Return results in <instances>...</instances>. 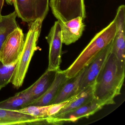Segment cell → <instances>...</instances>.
<instances>
[{
    "mask_svg": "<svg viewBox=\"0 0 125 125\" xmlns=\"http://www.w3.org/2000/svg\"><path fill=\"white\" fill-rule=\"evenodd\" d=\"M125 66L111 52L94 84V98L104 106L115 104V98L120 94Z\"/></svg>",
    "mask_w": 125,
    "mask_h": 125,
    "instance_id": "6da1fadb",
    "label": "cell"
},
{
    "mask_svg": "<svg viewBox=\"0 0 125 125\" xmlns=\"http://www.w3.org/2000/svg\"><path fill=\"white\" fill-rule=\"evenodd\" d=\"M117 32L115 19L108 26L98 33L80 54L74 62L65 70L69 79L75 76L87 67L114 39Z\"/></svg>",
    "mask_w": 125,
    "mask_h": 125,
    "instance_id": "7a4b0ae2",
    "label": "cell"
},
{
    "mask_svg": "<svg viewBox=\"0 0 125 125\" xmlns=\"http://www.w3.org/2000/svg\"><path fill=\"white\" fill-rule=\"evenodd\" d=\"M43 21L41 19L37 20L30 25V28L25 39L24 46L11 82L17 89L22 86L31 61L37 49Z\"/></svg>",
    "mask_w": 125,
    "mask_h": 125,
    "instance_id": "3957f363",
    "label": "cell"
},
{
    "mask_svg": "<svg viewBox=\"0 0 125 125\" xmlns=\"http://www.w3.org/2000/svg\"><path fill=\"white\" fill-rule=\"evenodd\" d=\"M17 17L30 25L38 19L43 21L49 11V0H13Z\"/></svg>",
    "mask_w": 125,
    "mask_h": 125,
    "instance_id": "277c9868",
    "label": "cell"
},
{
    "mask_svg": "<svg viewBox=\"0 0 125 125\" xmlns=\"http://www.w3.org/2000/svg\"><path fill=\"white\" fill-rule=\"evenodd\" d=\"M49 6L58 21L66 22L77 18L86 17L84 0H50Z\"/></svg>",
    "mask_w": 125,
    "mask_h": 125,
    "instance_id": "5b68a950",
    "label": "cell"
},
{
    "mask_svg": "<svg viewBox=\"0 0 125 125\" xmlns=\"http://www.w3.org/2000/svg\"><path fill=\"white\" fill-rule=\"evenodd\" d=\"M24 41V35L20 28L11 33L0 50V61L5 65H10L18 61Z\"/></svg>",
    "mask_w": 125,
    "mask_h": 125,
    "instance_id": "8992f818",
    "label": "cell"
},
{
    "mask_svg": "<svg viewBox=\"0 0 125 125\" xmlns=\"http://www.w3.org/2000/svg\"><path fill=\"white\" fill-rule=\"evenodd\" d=\"M46 38L49 46V65L47 69L57 71L60 69L61 63L63 44L61 28L58 20L55 22Z\"/></svg>",
    "mask_w": 125,
    "mask_h": 125,
    "instance_id": "52a82bcc",
    "label": "cell"
},
{
    "mask_svg": "<svg viewBox=\"0 0 125 125\" xmlns=\"http://www.w3.org/2000/svg\"><path fill=\"white\" fill-rule=\"evenodd\" d=\"M104 106L94 99L91 101L77 109L56 117H49L47 121V124H61L65 122H75L82 118L87 117L93 115Z\"/></svg>",
    "mask_w": 125,
    "mask_h": 125,
    "instance_id": "ba28073f",
    "label": "cell"
},
{
    "mask_svg": "<svg viewBox=\"0 0 125 125\" xmlns=\"http://www.w3.org/2000/svg\"><path fill=\"white\" fill-rule=\"evenodd\" d=\"M117 32L113 41L111 52L117 60L125 64V6H120L115 19Z\"/></svg>",
    "mask_w": 125,
    "mask_h": 125,
    "instance_id": "9c48e42d",
    "label": "cell"
},
{
    "mask_svg": "<svg viewBox=\"0 0 125 125\" xmlns=\"http://www.w3.org/2000/svg\"><path fill=\"white\" fill-rule=\"evenodd\" d=\"M113 41L87 66V69L81 82L78 93L94 84L96 78L111 53Z\"/></svg>",
    "mask_w": 125,
    "mask_h": 125,
    "instance_id": "30bf717a",
    "label": "cell"
},
{
    "mask_svg": "<svg viewBox=\"0 0 125 125\" xmlns=\"http://www.w3.org/2000/svg\"><path fill=\"white\" fill-rule=\"evenodd\" d=\"M83 20L82 17H78L66 22L58 20L61 28L63 43L70 45L80 38L85 27Z\"/></svg>",
    "mask_w": 125,
    "mask_h": 125,
    "instance_id": "8fae6325",
    "label": "cell"
},
{
    "mask_svg": "<svg viewBox=\"0 0 125 125\" xmlns=\"http://www.w3.org/2000/svg\"><path fill=\"white\" fill-rule=\"evenodd\" d=\"M43 123H47V119L0 108V125H30Z\"/></svg>",
    "mask_w": 125,
    "mask_h": 125,
    "instance_id": "7c38bea8",
    "label": "cell"
},
{
    "mask_svg": "<svg viewBox=\"0 0 125 125\" xmlns=\"http://www.w3.org/2000/svg\"><path fill=\"white\" fill-rule=\"evenodd\" d=\"M65 71H57L53 82L41 97L34 100L30 105L48 106L52 104L63 84L68 79Z\"/></svg>",
    "mask_w": 125,
    "mask_h": 125,
    "instance_id": "4fadbf2b",
    "label": "cell"
},
{
    "mask_svg": "<svg viewBox=\"0 0 125 125\" xmlns=\"http://www.w3.org/2000/svg\"><path fill=\"white\" fill-rule=\"evenodd\" d=\"M87 68V66L80 72L75 76L69 79L61 87L52 104L69 100L78 93Z\"/></svg>",
    "mask_w": 125,
    "mask_h": 125,
    "instance_id": "5bb4252c",
    "label": "cell"
},
{
    "mask_svg": "<svg viewBox=\"0 0 125 125\" xmlns=\"http://www.w3.org/2000/svg\"><path fill=\"white\" fill-rule=\"evenodd\" d=\"M32 85L8 99L0 102V108L17 111L30 105L34 101L31 93Z\"/></svg>",
    "mask_w": 125,
    "mask_h": 125,
    "instance_id": "9a60e30c",
    "label": "cell"
},
{
    "mask_svg": "<svg viewBox=\"0 0 125 125\" xmlns=\"http://www.w3.org/2000/svg\"><path fill=\"white\" fill-rule=\"evenodd\" d=\"M94 84L81 91L76 95L70 99L68 103L59 112L50 117H56L77 109L92 101L94 99Z\"/></svg>",
    "mask_w": 125,
    "mask_h": 125,
    "instance_id": "2e32d148",
    "label": "cell"
},
{
    "mask_svg": "<svg viewBox=\"0 0 125 125\" xmlns=\"http://www.w3.org/2000/svg\"><path fill=\"white\" fill-rule=\"evenodd\" d=\"M57 71L47 69L41 76L32 84L31 93L34 100L41 97L49 89L54 81Z\"/></svg>",
    "mask_w": 125,
    "mask_h": 125,
    "instance_id": "e0dca14e",
    "label": "cell"
},
{
    "mask_svg": "<svg viewBox=\"0 0 125 125\" xmlns=\"http://www.w3.org/2000/svg\"><path fill=\"white\" fill-rule=\"evenodd\" d=\"M17 17L15 11L1 17L0 20V50L8 36L19 27L16 20Z\"/></svg>",
    "mask_w": 125,
    "mask_h": 125,
    "instance_id": "ac0fdd59",
    "label": "cell"
},
{
    "mask_svg": "<svg viewBox=\"0 0 125 125\" xmlns=\"http://www.w3.org/2000/svg\"><path fill=\"white\" fill-rule=\"evenodd\" d=\"M18 61L5 65L0 61V90L11 82Z\"/></svg>",
    "mask_w": 125,
    "mask_h": 125,
    "instance_id": "d6986e66",
    "label": "cell"
},
{
    "mask_svg": "<svg viewBox=\"0 0 125 125\" xmlns=\"http://www.w3.org/2000/svg\"><path fill=\"white\" fill-rule=\"evenodd\" d=\"M50 105H29L16 112L47 120L49 117L48 115V110Z\"/></svg>",
    "mask_w": 125,
    "mask_h": 125,
    "instance_id": "ffe728a7",
    "label": "cell"
},
{
    "mask_svg": "<svg viewBox=\"0 0 125 125\" xmlns=\"http://www.w3.org/2000/svg\"><path fill=\"white\" fill-rule=\"evenodd\" d=\"M69 100L70 99L60 103L50 105L48 110V115L49 117L54 116L59 112L60 110L63 108L68 103Z\"/></svg>",
    "mask_w": 125,
    "mask_h": 125,
    "instance_id": "44dd1931",
    "label": "cell"
},
{
    "mask_svg": "<svg viewBox=\"0 0 125 125\" xmlns=\"http://www.w3.org/2000/svg\"><path fill=\"white\" fill-rule=\"evenodd\" d=\"M5 0H0V19H1L2 15H1V11L4 5Z\"/></svg>",
    "mask_w": 125,
    "mask_h": 125,
    "instance_id": "7402d4cb",
    "label": "cell"
},
{
    "mask_svg": "<svg viewBox=\"0 0 125 125\" xmlns=\"http://www.w3.org/2000/svg\"><path fill=\"white\" fill-rule=\"evenodd\" d=\"M8 5H12L13 3V0H5Z\"/></svg>",
    "mask_w": 125,
    "mask_h": 125,
    "instance_id": "603a6c76",
    "label": "cell"
},
{
    "mask_svg": "<svg viewBox=\"0 0 125 125\" xmlns=\"http://www.w3.org/2000/svg\"></svg>",
    "mask_w": 125,
    "mask_h": 125,
    "instance_id": "cb8c5ba5",
    "label": "cell"
}]
</instances>
